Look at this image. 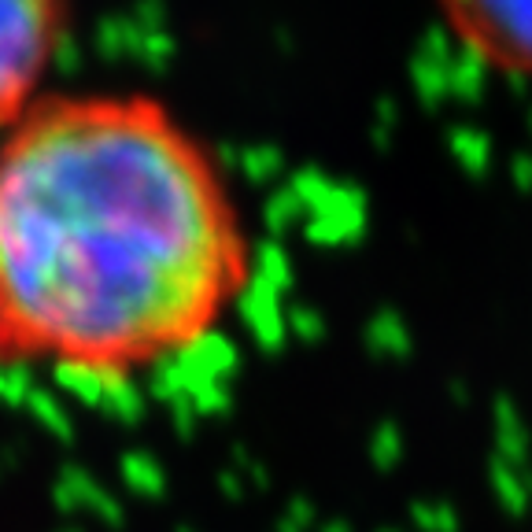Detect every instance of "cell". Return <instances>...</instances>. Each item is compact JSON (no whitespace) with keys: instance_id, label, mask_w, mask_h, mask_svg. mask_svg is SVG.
<instances>
[{"instance_id":"1","label":"cell","mask_w":532,"mask_h":532,"mask_svg":"<svg viewBox=\"0 0 532 532\" xmlns=\"http://www.w3.org/2000/svg\"><path fill=\"white\" fill-rule=\"evenodd\" d=\"M252 281L230 170L167 100L45 93L0 130V366L145 377L211 344Z\"/></svg>"},{"instance_id":"2","label":"cell","mask_w":532,"mask_h":532,"mask_svg":"<svg viewBox=\"0 0 532 532\" xmlns=\"http://www.w3.org/2000/svg\"><path fill=\"white\" fill-rule=\"evenodd\" d=\"M74 0H0V130L52 93Z\"/></svg>"},{"instance_id":"3","label":"cell","mask_w":532,"mask_h":532,"mask_svg":"<svg viewBox=\"0 0 532 532\" xmlns=\"http://www.w3.org/2000/svg\"><path fill=\"white\" fill-rule=\"evenodd\" d=\"M429 8L477 71L532 85V0H429Z\"/></svg>"}]
</instances>
